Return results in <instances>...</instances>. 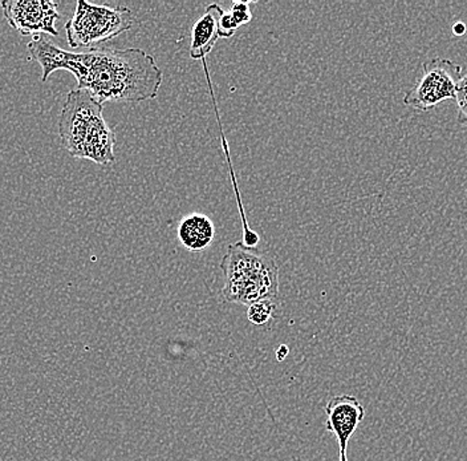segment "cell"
<instances>
[{"mask_svg":"<svg viewBox=\"0 0 467 461\" xmlns=\"http://www.w3.org/2000/svg\"><path fill=\"white\" fill-rule=\"evenodd\" d=\"M27 49L42 67L43 83L55 71L66 69L75 76L78 89L88 90L102 105L153 100L163 80L156 59L141 48H95L75 54L36 35Z\"/></svg>","mask_w":467,"mask_h":461,"instance_id":"obj_1","label":"cell"},{"mask_svg":"<svg viewBox=\"0 0 467 461\" xmlns=\"http://www.w3.org/2000/svg\"><path fill=\"white\" fill-rule=\"evenodd\" d=\"M102 110V104L88 90L73 89L67 95L58 118V136L71 156L100 165L116 162L115 133Z\"/></svg>","mask_w":467,"mask_h":461,"instance_id":"obj_2","label":"cell"},{"mask_svg":"<svg viewBox=\"0 0 467 461\" xmlns=\"http://www.w3.org/2000/svg\"><path fill=\"white\" fill-rule=\"evenodd\" d=\"M224 274V300L250 306L261 300H274L279 288V268L268 254L248 249L241 242L229 245L221 262Z\"/></svg>","mask_w":467,"mask_h":461,"instance_id":"obj_3","label":"cell"},{"mask_svg":"<svg viewBox=\"0 0 467 461\" xmlns=\"http://www.w3.org/2000/svg\"><path fill=\"white\" fill-rule=\"evenodd\" d=\"M133 23V14L124 5L110 7L78 0L66 25L67 40L72 48L101 45L130 31Z\"/></svg>","mask_w":467,"mask_h":461,"instance_id":"obj_4","label":"cell"},{"mask_svg":"<svg viewBox=\"0 0 467 461\" xmlns=\"http://www.w3.org/2000/svg\"><path fill=\"white\" fill-rule=\"evenodd\" d=\"M462 68L454 61L434 58L422 64V75L404 96V104L420 112H428L442 101L455 99Z\"/></svg>","mask_w":467,"mask_h":461,"instance_id":"obj_5","label":"cell"},{"mask_svg":"<svg viewBox=\"0 0 467 461\" xmlns=\"http://www.w3.org/2000/svg\"><path fill=\"white\" fill-rule=\"evenodd\" d=\"M0 7L8 25L23 37L58 35L57 22L60 16L57 13V3L49 0H3Z\"/></svg>","mask_w":467,"mask_h":461,"instance_id":"obj_6","label":"cell"},{"mask_svg":"<svg viewBox=\"0 0 467 461\" xmlns=\"http://www.w3.org/2000/svg\"><path fill=\"white\" fill-rule=\"evenodd\" d=\"M326 428L335 435L340 455H347L350 437L365 417V408L356 396L337 395L326 405Z\"/></svg>","mask_w":467,"mask_h":461,"instance_id":"obj_7","label":"cell"},{"mask_svg":"<svg viewBox=\"0 0 467 461\" xmlns=\"http://www.w3.org/2000/svg\"><path fill=\"white\" fill-rule=\"evenodd\" d=\"M223 10L218 5H207L206 11L192 26V42H190V58L204 60L218 42V25Z\"/></svg>","mask_w":467,"mask_h":461,"instance_id":"obj_8","label":"cell"},{"mask_svg":"<svg viewBox=\"0 0 467 461\" xmlns=\"http://www.w3.org/2000/svg\"><path fill=\"white\" fill-rule=\"evenodd\" d=\"M215 226L204 215H190L178 225V239L189 252H202L212 245Z\"/></svg>","mask_w":467,"mask_h":461,"instance_id":"obj_9","label":"cell"},{"mask_svg":"<svg viewBox=\"0 0 467 461\" xmlns=\"http://www.w3.org/2000/svg\"><path fill=\"white\" fill-rule=\"evenodd\" d=\"M207 83H209L210 92H212L213 101H214L215 113H217L219 128H221V141L222 145H223L224 154H226L227 157V165H229L230 168V174H232L234 191H235L236 200H238L239 213H241L242 223H244V246L248 247V249H254V247H255L256 245L259 244L261 238H259V236L256 235V233L254 232V230L250 229V226H248L246 215H244V204H242L241 194H239L238 183H236L235 173H234L232 157H230L229 152V145H227L226 139H224L223 130H222L221 119H219L218 108L217 104H215L214 90H213L212 87V80H210V79H207Z\"/></svg>","mask_w":467,"mask_h":461,"instance_id":"obj_10","label":"cell"},{"mask_svg":"<svg viewBox=\"0 0 467 461\" xmlns=\"http://www.w3.org/2000/svg\"><path fill=\"white\" fill-rule=\"evenodd\" d=\"M277 305L274 300H261L247 309V320L253 325L263 326L275 315Z\"/></svg>","mask_w":467,"mask_h":461,"instance_id":"obj_11","label":"cell"},{"mask_svg":"<svg viewBox=\"0 0 467 461\" xmlns=\"http://www.w3.org/2000/svg\"><path fill=\"white\" fill-rule=\"evenodd\" d=\"M455 101L458 107V122L467 128V72L458 83Z\"/></svg>","mask_w":467,"mask_h":461,"instance_id":"obj_12","label":"cell"},{"mask_svg":"<svg viewBox=\"0 0 467 461\" xmlns=\"http://www.w3.org/2000/svg\"><path fill=\"white\" fill-rule=\"evenodd\" d=\"M251 2H234L232 8H230V16L235 20L239 27L248 25L253 19V13H251Z\"/></svg>","mask_w":467,"mask_h":461,"instance_id":"obj_13","label":"cell"},{"mask_svg":"<svg viewBox=\"0 0 467 461\" xmlns=\"http://www.w3.org/2000/svg\"><path fill=\"white\" fill-rule=\"evenodd\" d=\"M239 28L241 27L236 25L235 20L233 19V16H230L229 13L223 14L221 20H219L218 25L219 39H221V37L222 39H229V37H233Z\"/></svg>","mask_w":467,"mask_h":461,"instance_id":"obj_14","label":"cell"},{"mask_svg":"<svg viewBox=\"0 0 467 461\" xmlns=\"http://www.w3.org/2000/svg\"><path fill=\"white\" fill-rule=\"evenodd\" d=\"M288 352H290V349H288L285 344H282V346L277 347L276 349V359L279 361H285L287 358Z\"/></svg>","mask_w":467,"mask_h":461,"instance_id":"obj_15","label":"cell"},{"mask_svg":"<svg viewBox=\"0 0 467 461\" xmlns=\"http://www.w3.org/2000/svg\"><path fill=\"white\" fill-rule=\"evenodd\" d=\"M452 32H454V35H457V37H461V35H465L466 26L461 22L455 23V25L452 26Z\"/></svg>","mask_w":467,"mask_h":461,"instance_id":"obj_16","label":"cell"},{"mask_svg":"<svg viewBox=\"0 0 467 461\" xmlns=\"http://www.w3.org/2000/svg\"><path fill=\"white\" fill-rule=\"evenodd\" d=\"M338 461H348V459H347V455H340V459H338Z\"/></svg>","mask_w":467,"mask_h":461,"instance_id":"obj_17","label":"cell"}]
</instances>
